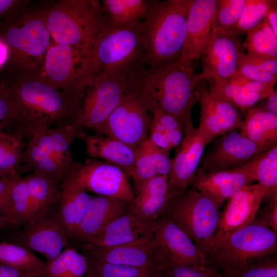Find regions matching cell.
Wrapping results in <instances>:
<instances>
[{
    "label": "cell",
    "mask_w": 277,
    "mask_h": 277,
    "mask_svg": "<svg viewBox=\"0 0 277 277\" xmlns=\"http://www.w3.org/2000/svg\"><path fill=\"white\" fill-rule=\"evenodd\" d=\"M192 2L151 1L148 14L140 24L143 59L146 66L157 67L179 60Z\"/></svg>",
    "instance_id": "3"
},
{
    "label": "cell",
    "mask_w": 277,
    "mask_h": 277,
    "mask_svg": "<svg viewBox=\"0 0 277 277\" xmlns=\"http://www.w3.org/2000/svg\"><path fill=\"white\" fill-rule=\"evenodd\" d=\"M143 142L153 163L156 175H168L172 161L169 152L157 147L148 138Z\"/></svg>",
    "instance_id": "49"
},
{
    "label": "cell",
    "mask_w": 277,
    "mask_h": 277,
    "mask_svg": "<svg viewBox=\"0 0 277 277\" xmlns=\"http://www.w3.org/2000/svg\"><path fill=\"white\" fill-rule=\"evenodd\" d=\"M270 256L225 272L224 275L225 277H277L276 258Z\"/></svg>",
    "instance_id": "45"
},
{
    "label": "cell",
    "mask_w": 277,
    "mask_h": 277,
    "mask_svg": "<svg viewBox=\"0 0 277 277\" xmlns=\"http://www.w3.org/2000/svg\"><path fill=\"white\" fill-rule=\"evenodd\" d=\"M25 177L33 203L32 216L58 201L60 188L53 182L33 173Z\"/></svg>",
    "instance_id": "38"
},
{
    "label": "cell",
    "mask_w": 277,
    "mask_h": 277,
    "mask_svg": "<svg viewBox=\"0 0 277 277\" xmlns=\"http://www.w3.org/2000/svg\"><path fill=\"white\" fill-rule=\"evenodd\" d=\"M276 249L277 231L253 221L227 236L210 255L225 272L268 257Z\"/></svg>",
    "instance_id": "9"
},
{
    "label": "cell",
    "mask_w": 277,
    "mask_h": 277,
    "mask_svg": "<svg viewBox=\"0 0 277 277\" xmlns=\"http://www.w3.org/2000/svg\"><path fill=\"white\" fill-rule=\"evenodd\" d=\"M149 113L137 96L127 91L105 122L93 130L96 134L136 148L148 138L152 120Z\"/></svg>",
    "instance_id": "11"
},
{
    "label": "cell",
    "mask_w": 277,
    "mask_h": 277,
    "mask_svg": "<svg viewBox=\"0 0 277 277\" xmlns=\"http://www.w3.org/2000/svg\"><path fill=\"white\" fill-rule=\"evenodd\" d=\"M274 0H246L240 18L233 32L234 36L246 33L264 18L268 10L275 3Z\"/></svg>",
    "instance_id": "41"
},
{
    "label": "cell",
    "mask_w": 277,
    "mask_h": 277,
    "mask_svg": "<svg viewBox=\"0 0 277 277\" xmlns=\"http://www.w3.org/2000/svg\"><path fill=\"white\" fill-rule=\"evenodd\" d=\"M23 277H38V276L33 275H31V274H26Z\"/></svg>",
    "instance_id": "62"
},
{
    "label": "cell",
    "mask_w": 277,
    "mask_h": 277,
    "mask_svg": "<svg viewBox=\"0 0 277 277\" xmlns=\"http://www.w3.org/2000/svg\"><path fill=\"white\" fill-rule=\"evenodd\" d=\"M45 9L24 14L5 30L2 37L8 46V62L21 74L40 73L52 42L45 18Z\"/></svg>",
    "instance_id": "7"
},
{
    "label": "cell",
    "mask_w": 277,
    "mask_h": 277,
    "mask_svg": "<svg viewBox=\"0 0 277 277\" xmlns=\"http://www.w3.org/2000/svg\"><path fill=\"white\" fill-rule=\"evenodd\" d=\"M11 219L18 228L24 226L33 215V203L25 177L15 183L10 197Z\"/></svg>",
    "instance_id": "40"
},
{
    "label": "cell",
    "mask_w": 277,
    "mask_h": 277,
    "mask_svg": "<svg viewBox=\"0 0 277 277\" xmlns=\"http://www.w3.org/2000/svg\"><path fill=\"white\" fill-rule=\"evenodd\" d=\"M26 274H29L0 263V277H23Z\"/></svg>",
    "instance_id": "56"
},
{
    "label": "cell",
    "mask_w": 277,
    "mask_h": 277,
    "mask_svg": "<svg viewBox=\"0 0 277 277\" xmlns=\"http://www.w3.org/2000/svg\"><path fill=\"white\" fill-rule=\"evenodd\" d=\"M154 255L175 264L210 265L207 255L188 235L167 216L162 215L152 222Z\"/></svg>",
    "instance_id": "13"
},
{
    "label": "cell",
    "mask_w": 277,
    "mask_h": 277,
    "mask_svg": "<svg viewBox=\"0 0 277 277\" xmlns=\"http://www.w3.org/2000/svg\"><path fill=\"white\" fill-rule=\"evenodd\" d=\"M77 137L84 141L86 152L92 159H103L116 165L133 178L136 147L103 135L89 134L83 130L79 132Z\"/></svg>",
    "instance_id": "27"
},
{
    "label": "cell",
    "mask_w": 277,
    "mask_h": 277,
    "mask_svg": "<svg viewBox=\"0 0 277 277\" xmlns=\"http://www.w3.org/2000/svg\"><path fill=\"white\" fill-rule=\"evenodd\" d=\"M243 49L238 37L216 25L200 58L204 80L216 82L234 76L244 53Z\"/></svg>",
    "instance_id": "14"
},
{
    "label": "cell",
    "mask_w": 277,
    "mask_h": 277,
    "mask_svg": "<svg viewBox=\"0 0 277 277\" xmlns=\"http://www.w3.org/2000/svg\"><path fill=\"white\" fill-rule=\"evenodd\" d=\"M84 277H99L94 270L88 266V269Z\"/></svg>",
    "instance_id": "61"
},
{
    "label": "cell",
    "mask_w": 277,
    "mask_h": 277,
    "mask_svg": "<svg viewBox=\"0 0 277 277\" xmlns=\"http://www.w3.org/2000/svg\"><path fill=\"white\" fill-rule=\"evenodd\" d=\"M78 166L75 163L65 175L60 185L59 210L69 235V244L75 234L91 197L87 193L78 173Z\"/></svg>",
    "instance_id": "24"
},
{
    "label": "cell",
    "mask_w": 277,
    "mask_h": 277,
    "mask_svg": "<svg viewBox=\"0 0 277 277\" xmlns=\"http://www.w3.org/2000/svg\"><path fill=\"white\" fill-rule=\"evenodd\" d=\"M147 277H164L159 269L153 263L150 267Z\"/></svg>",
    "instance_id": "60"
},
{
    "label": "cell",
    "mask_w": 277,
    "mask_h": 277,
    "mask_svg": "<svg viewBox=\"0 0 277 277\" xmlns=\"http://www.w3.org/2000/svg\"><path fill=\"white\" fill-rule=\"evenodd\" d=\"M263 19L268 23L274 34L277 36V3L268 10Z\"/></svg>",
    "instance_id": "55"
},
{
    "label": "cell",
    "mask_w": 277,
    "mask_h": 277,
    "mask_svg": "<svg viewBox=\"0 0 277 277\" xmlns=\"http://www.w3.org/2000/svg\"><path fill=\"white\" fill-rule=\"evenodd\" d=\"M81 131L75 124L49 128L29 139L23 151L22 171H32L46 155L54 151L69 150L70 146Z\"/></svg>",
    "instance_id": "25"
},
{
    "label": "cell",
    "mask_w": 277,
    "mask_h": 277,
    "mask_svg": "<svg viewBox=\"0 0 277 277\" xmlns=\"http://www.w3.org/2000/svg\"><path fill=\"white\" fill-rule=\"evenodd\" d=\"M201 110L197 128L210 141L240 127L243 118L239 110L218 97L204 83L197 86Z\"/></svg>",
    "instance_id": "20"
},
{
    "label": "cell",
    "mask_w": 277,
    "mask_h": 277,
    "mask_svg": "<svg viewBox=\"0 0 277 277\" xmlns=\"http://www.w3.org/2000/svg\"><path fill=\"white\" fill-rule=\"evenodd\" d=\"M75 164L70 150L54 151L44 156L32 171L57 185Z\"/></svg>",
    "instance_id": "37"
},
{
    "label": "cell",
    "mask_w": 277,
    "mask_h": 277,
    "mask_svg": "<svg viewBox=\"0 0 277 277\" xmlns=\"http://www.w3.org/2000/svg\"><path fill=\"white\" fill-rule=\"evenodd\" d=\"M6 86L22 112L42 131L71 126L81 114L83 93L56 89L39 73L21 74Z\"/></svg>",
    "instance_id": "2"
},
{
    "label": "cell",
    "mask_w": 277,
    "mask_h": 277,
    "mask_svg": "<svg viewBox=\"0 0 277 277\" xmlns=\"http://www.w3.org/2000/svg\"><path fill=\"white\" fill-rule=\"evenodd\" d=\"M254 157L231 169L205 172L200 168L190 186L222 205L242 188L256 181Z\"/></svg>",
    "instance_id": "18"
},
{
    "label": "cell",
    "mask_w": 277,
    "mask_h": 277,
    "mask_svg": "<svg viewBox=\"0 0 277 277\" xmlns=\"http://www.w3.org/2000/svg\"><path fill=\"white\" fill-rule=\"evenodd\" d=\"M267 194L266 188L259 183H252L243 187L228 199L220 213L210 255L227 236L253 221Z\"/></svg>",
    "instance_id": "15"
},
{
    "label": "cell",
    "mask_w": 277,
    "mask_h": 277,
    "mask_svg": "<svg viewBox=\"0 0 277 277\" xmlns=\"http://www.w3.org/2000/svg\"><path fill=\"white\" fill-rule=\"evenodd\" d=\"M154 264L164 277H225L210 265L194 266L170 263L155 256Z\"/></svg>",
    "instance_id": "42"
},
{
    "label": "cell",
    "mask_w": 277,
    "mask_h": 277,
    "mask_svg": "<svg viewBox=\"0 0 277 277\" xmlns=\"http://www.w3.org/2000/svg\"><path fill=\"white\" fill-rule=\"evenodd\" d=\"M54 42L73 46L87 56L104 23L102 4L94 0H61L45 9Z\"/></svg>",
    "instance_id": "4"
},
{
    "label": "cell",
    "mask_w": 277,
    "mask_h": 277,
    "mask_svg": "<svg viewBox=\"0 0 277 277\" xmlns=\"http://www.w3.org/2000/svg\"><path fill=\"white\" fill-rule=\"evenodd\" d=\"M256 181L266 188L267 197L277 194V145L254 157Z\"/></svg>",
    "instance_id": "39"
},
{
    "label": "cell",
    "mask_w": 277,
    "mask_h": 277,
    "mask_svg": "<svg viewBox=\"0 0 277 277\" xmlns=\"http://www.w3.org/2000/svg\"><path fill=\"white\" fill-rule=\"evenodd\" d=\"M268 97L269 102H268V108L267 111L271 112L273 113L276 114V92L274 90L271 94H270Z\"/></svg>",
    "instance_id": "59"
},
{
    "label": "cell",
    "mask_w": 277,
    "mask_h": 277,
    "mask_svg": "<svg viewBox=\"0 0 277 277\" xmlns=\"http://www.w3.org/2000/svg\"><path fill=\"white\" fill-rule=\"evenodd\" d=\"M210 142L197 128L185 134L172 159L168 175L169 191L172 199L191 185L204 148Z\"/></svg>",
    "instance_id": "19"
},
{
    "label": "cell",
    "mask_w": 277,
    "mask_h": 277,
    "mask_svg": "<svg viewBox=\"0 0 277 277\" xmlns=\"http://www.w3.org/2000/svg\"><path fill=\"white\" fill-rule=\"evenodd\" d=\"M151 1L104 0L102 3L104 17L108 23L122 26L143 20L147 16Z\"/></svg>",
    "instance_id": "33"
},
{
    "label": "cell",
    "mask_w": 277,
    "mask_h": 277,
    "mask_svg": "<svg viewBox=\"0 0 277 277\" xmlns=\"http://www.w3.org/2000/svg\"><path fill=\"white\" fill-rule=\"evenodd\" d=\"M77 172L86 189L98 195L130 202L134 197L127 174L116 165L91 158L78 164Z\"/></svg>",
    "instance_id": "17"
},
{
    "label": "cell",
    "mask_w": 277,
    "mask_h": 277,
    "mask_svg": "<svg viewBox=\"0 0 277 277\" xmlns=\"http://www.w3.org/2000/svg\"><path fill=\"white\" fill-rule=\"evenodd\" d=\"M17 227L0 211V233Z\"/></svg>",
    "instance_id": "58"
},
{
    "label": "cell",
    "mask_w": 277,
    "mask_h": 277,
    "mask_svg": "<svg viewBox=\"0 0 277 277\" xmlns=\"http://www.w3.org/2000/svg\"><path fill=\"white\" fill-rule=\"evenodd\" d=\"M26 1L0 0V17L15 8L23 6Z\"/></svg>",
    "instance_id": "54"
},
{
    "label": "cell",
    "mask_w": 277,
    "mask_h": 277,
    "mask_svg": "<svg viewBox=\"0 0 277 277\" xmlns=\"http://www.w3.org/2000/svg\"><path fill=\"white\" fill-rule=\"evenodd\" d=\"M130 202L111 197H91L84 215L69 246L78 242L80 246L101 231L112 221L129 210Z\"/></svg>",
    "instance_id": "23"
},
{
    "label": "cell",
    "mask_w": 277,
    "mask_h": 277,
    "mask_svg": "<svg viewBox=\"0 0 277 277\" xmlns=\"http://www.w3.org/2000/svg\"><path fill=\"white\" fill-rule=\"evenodd\" d=\"M0 263L31 275L46 277V262L14 243L0 241Z\"/></svg>",
    "instance_id": "32"
},
{
    "label": "cell",
    "mask_w": 277,
    "mask_h": 277,
    "mask_svg": "<svg viewBox=\"0 0 277 277\" xmlns=\"http://www.w3.org/2000/svg\"><path fill=\"white\" fill-rule=\"evenodd\" d=\"M0 241L38 252L47 261L54 259L68 246L69 242L58 201L35 214L22 227L1 233Z\"/></svg>",
    "instance_id": "8"
},
{
    "label": "cell",
    "mask_w": 277,
    "mask_h": 277,
    "mask_svg": "<svg viewBox=\"0 0 277 277\" xmlns=\"http://www.w3.org/2000/svg\"><path fill=\"white\" fill-rule=\"evenodd\" d=\"M250 60L263 71L277 76V58L256 57L248 55Z\"/></svg>",
    "instance_id": "53"
},
{
    "label": "cell",
    "mask_w": 277,
    "mask_h": 277,
    "mask_svg": "<svg viewBox=\"0 0 277 277\" xmlns=\"http://www.w3.org/2000/svg\"><path fill=\"white\" fill-rule=\"evenodd\" d=\"M127 91L137 96L150 113L155 110L173 115L181 121L184 134L194 128L191 110L200 101L198 85L204 80L192 66L176 61L157 67L146 66L143 58L123 69Z\"/></svg>",
    "instance_id": "1"
},
{
    "label": "cell",
    "mask_w": 277,
    "mask_h": 277,
    "mask_svg": "<svg viewBox=\"0 0 277 277\" xmlns=\"http://www.w3.org/2000/svg\"><path fill=\"white\" fill-rule=\"evenodd\" d=\"M149 132L150 135L148 138L157 147L169 152L172 147L167 133L161 124L153 117H152Z\"/></svg>",
    "instance_id": "52"
},
{
    "label": "cell",
    "mask_w": 277,
    "mask_h": 277,
    "mask_svg": "<svg viewBox=\"0 0 277 277\" xmlns=\"http://www.w3.org/2000/svg\"><path fill=\"white\" fill-rule=\"evenodd\" d=\"M88 266L99 277H147L150 267L137 268L108 263L85 255Z\"/></svg>",
    "instance_id": "43"
},
{
    "label": "cell",
    "mask_w": 277,
    "mask_h": 277,
    "mask_svg": "<svg viewBox=\"0 0 277 277\" xmlns=\"http://www.w3.org/2000/svg\"><path fill=\"white\" fill-rule=\"evenodd\" d=\"M208 83L212 93L243 111L244 115L258 102L268 97L256 92L253 81L247 79L239 83L229 79Z\"/></svg>",
    "instance_id": "30"
},
{
    "label": "cell",
    "mask_w": 277,
    "mask_h": 277,
    "mask_svg": "<svg viewBox=\"0 0 277 277\" xmlns=\"http://www.w3.org/2000/svg\"><path fill=\"white\" fill-rule=\"evenodd\" d=\"M242 44L248 55L256 57L277 58V36L268 23L263 19L248 31Z\"/></svg>",
    "instance_id": "35"
},
{
    "label": "cell",
    "mask_w": 277,
    "mask_h": 277,
    "mask_svg": "<svg viewBox=\"0 0 277 277\" xmlns=\"http://www.w3.org/2000/svg\"><path fill=\"white\" fill-rule=\"evenodd\" d=\"M88 87L90 90L75 124L81 130L94 129L101 125L117 107L127 92L123 69L96 76L91 80Z\"/></svg>",
    "instance_id": "10"
},
{
    "label": "cell",
    "mask_w": 277,
    "mask_h": 277,
    "mask_svg": "<svg viewBox=\"0 0 277 277\" xmlns=\"http://www.w3.org/2000/svg\"><path fill=\"white\" fill-rule=\"evenodd\" d=\"M270 203L259 212L254 221L277 231V196H272Z\"/></svg>",
    "instance_id": "51"
},
{
    "label": "cell",
    "mask_w": 277,
    "mask_h": 277,
    "mask_svg": "<svg viewBox=\"0 0 277 277\" xmlns=\"http://www.w3.org/2000/svg\"><path fill=\"white\" fill-rule=\"evenodd\" d=\"M0 131L19 133L29 139L42 131L24 115L3 84H0Z\"/></svg>",
    "instance_id": "31"
},
{
    "label": "cell",
    "mask_w": 277,
    "mask_h": 277,
    "mask_svg": "<svg viewBox=\"0 0 277 277\" xmlns=\"http://www.w3.org/2000/svg\"><path fill=\"white\" fill-rule=\"evenodd\" d=\"M86 58L77 48L52 41L39 74L56 89L83 93L87 88Z\"/></svg>",
    "instance_id": "12"
},
{
    "label": "cell",
    "mask_w": 277,
    "mask_h": 277,
    "mask_svg": "<svg viewBox=\"0 0 277 277\" xmlns=\"http://www.w3.org/2000/svg\"><path fill=\"white\" fill-rule=\"evenodd\" d=\"M152 114L165 130L172 148L177 147L184 133L180 120L173 115L160 110L154 111Z\"/></svg>",
    "instance_id": "47"
},
{
    "label": "cell",
    "mask_w": 277,
    "mask_h": 277,
    "mask_svg": "<svg viewBox=\"0 0 277 277\" xmlns=\"http://www.w3.org/2000/svg\"><path fill=\"white\" fill-rule=\"evenodd\" d=\"M141 21L115 26L108 23L104 18V23L86 56L88 86L96 76L123 69L143 58Z\"/></svg>",
    "instance_id": "5"
},
{
    "label": "cell",
    "mask_w": 277,
    "mask_h": 277,
    "mask_svg": "<svg viewBox=\"0 0 277 277\" xmlns=\"http://www.w3.org/2000/svg\"><path fill=\"white\" fill-rule=\"evenodd\" d=\"M221 206L191 187L172 198L162 214L174 222L208 255L212 250Z\"/></svg>",
    "instance_id": "6"
},
{
    "label": "cell",
    "mask_w": 277,
    "mask_h": 277,
    "mask_svg": "<svg viewBox=\"0 0 277 277\" xmlns=\"http://www.w3.org/2000/svg\"><path fill=\"white\" fill-rule=\"evenodd\" d=\"M168 181V175H156L144 183L130 202L128 211L147 222L158 219L172 200Z\"/></svg>",
    "instance_id": "26"
},
{
    "label": "cell",
    "mask_w": 277,
    "mask_h": 277,
    "mask_svg": "<svg viewBox=\"0 0 277 277\" xmlns=\"http://www.w3.org/2000/svg\"><path fill=\"white\" fill-rule=\"evenodd\" d=\"M237 73L249 81L259 82L272 86L276 81L277 76L262 70L253 64L244 52L241 55Z\"/></svg>",
    "instance_id": "48"
},
{
    "label": "cell",
    "mask_w": 277,
    "mask_h": 277,
    "mask_svg": "<svg viewBox=\"0 0 277 277\" xmlns=\"http://www.w3.org/2000/svg\"><path fill=\"white\" fill-rule=\"evenodd\" d=\"M82 247L85 251L84 254L106 263L145 268L153 264L155 245L152 230L134 241L116 246Z\"/></svg>",
    "instance_id": "22"
},
{
    "label": "cell",
    "mask_w": 277,
    "mask_h": 277,
    "mask_svg": "<svg viewBox=\"0 0 277 277\" xmlns=\"http://www.w3.org/2000/svg\"><path fill=\"white\" fill-rule=\"evenodd\" d=\"M19 176L18 174L17 173L0 177V211L11 221L10 194Z\"/></svg>",
    "instance_id": "50"
},
{
    "label": "cell",
    "mask_w": 277,
    "mask_h": 277,
    "mask_svg": "<svg viewBox=\"0 0 277 277\" xmlns=\"http://www.w3.org/2000/svg\"><path fill=\"white\" fill-rule=\"evenodd\" d=\"M143 141L136 148L135 174L132 180L136 191L144 183L157 175Z\"/></svg>",
    "instance_id": "46"
},
{
    "label": "cell",
    "mask_w": 277,
    "mask_h": 277,
    "mask_svg": "<svg viewBox=\"0 0 277 277\" xmlns=\"http://www.w3.org/2000/svg\"><path fill=\"white\" fill-rule=\"evenodd\" d=\"M9 55L8 46L4 39L0 37V68L8 62Z\"/></svg>",
    "instance_id": "57"
},
{
    "label": "cell",
    "mask_w": 277,
    "mask_h": 277,
    "mask_svg": "<svg viewBox=\"0 0 277 277\" xmlns=\"http://www.w3.org/2000/svg\"><path fill=\"white\" fill-rule=\"evenodd\" d=\"M265 150L240 132L232 131L207 153L201 168L205 172L237 168Z\"/></svg>",
    "instance_id": "21"
},
{
    "label": "cell",
    "mask_w": 277,
    "mask_h": 277,
    "mask_svg": "<svg viewBox=\"0 0 277 277\" xmlns=\"http://www.w3.org/2000/svg\"><path fill=\"white\" fill-rule=\"evenodd\" d=\"M25 137L21 134L0 131V177L17 174L21 162Z\"/></svg>",
    "instance_id": "36"
},
{
    "label": "cell",
    "mask_w": 277,
    "mask_h": 277,
    "mask_svg": "<svg viewBox=\"0 0 277 277\" xmlns=\"http://www.w3.org/2000/svg\"><path fill=\"white\" fill-rule=\"evenodd\" d=\"M216 0H192L189 9L186 33L179 63L192 66L200 59L216 23Z\"/></svg>",
    "instance_id": "16"
},
{
    "label": "cell",
    "mask_w": 277,
    "mask_h": 277,
    "mask_svg": "<svg viewBox=\"0 0 277 277\" xmlns=\"http://www.w3.org/2000/svg\"><path fill=\"white\" fill-rule=\"evenodd\" d=\"M240 128L242 134L266 150L277 145L276 114L251 107Z\"/></svg>",
    "instance_id": "29"
},
{
    "label": "cell",
    "mask_w": 277,
    "mask_h": 277,
    "mask_svg": "<svg viewBox=\"0 0 277 277\" xmlns=\"http://www.w3.org/2000/svg\"><path fill=\"white\" fill-rule=\"evenodd\" d=\"M46 263V277H84L88 269L86 255L71 246H68L56 258Z\"/></svg>",
    "instance_id": "34"
},
{
    "label": "cell",
    "mask_w": 277,
    "mask_h": 277,
    "mask_svg": "<svg viewBox=\"0 0 277 277\" xmlns=\"http://www.w3.org/2000/svg\"><path fill=\"white\" fill-rule=\"evenodd\" d=\"M246 0H216L217 27L233 35L234 28L238 22Z\"/></svg>",
    "instance_id": "44"
},
{
    "label": "cell",
    "mask_w": 277,
    "mask_h": 277,
    "mask_svg": "<svg viewBox=\"0 0 277 277\" xmlns=\"http://www.w3.org/2000/svg\"><path fill=\"white\" fill-rule=\"evenodd\" d=\"M152 230V222L141 220L128 211L81 246L113 247L134 241Z\"/></svg>",
    "instance_id": "28"
}]
</instances>
